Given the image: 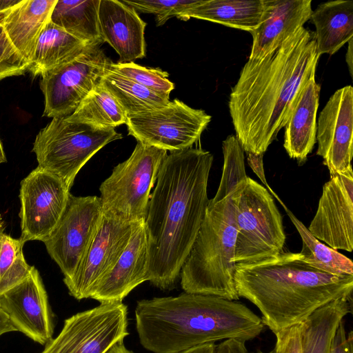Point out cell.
I'll return each mask as SVG.
<instances>
[{
	"label": "cell",
	"instance_id": "cell-4",
	"mask_svg": "<svg viewBox=\"0 0 353 353\" xmlns=\"http://www.w3.org/2000/svg\"><path fill=\"white\" fill-rule=\"evenodd\" d=\"M234 281L239 296L260 310L263 325L274 334L301 324L330 301L352 296L353 289V275L323 272L292 252L236 264Z\"/></svg>",
	"mask_w": 353,
	"mask_h": 353
},
{
	"label": "cell",
	"instance_id": "cell-12",
	"mask_svg": "<svg viewBox=\"0 0 353 353\" xmlns=\"http://www.w3.org/2000/svg\"><path fill=\"white\" fill-rule=\"evenodd\" d=\"M102 217L99 196L69 194L59 221L43 241L48 253L60 268L64 279L70 278L74 272Z\"/></svg>",
	"mask_w": 353,
	"mask_h": 353
},
{
	"label": "cell",
	"instance_id": "cell-31",
	"mask_svg": "<svg viewBox=\"0 0 353 353\" xmlns=\"http://www.w3.org/2000/svg\"><path fill=\"white\" fill-rule=\"evenodd\" d=\"M223 165L219 188L210 203H218L232 194L236 187L245 182L246 174L244 151L234 134L229 135L222 143Z\"/></svg>",
	"mask_w": 353,
	"mask_h": 353
},
{
	"label": "cell",
	"instance_id": "cell-43",
	"mask_svg": "<svg viewBox=\"0 0 353 353\" xmlns=\"http://www.w3.org/2000/svg\"><path fill=\"white\" fill-rule=\"evenodd\" d=\"M105 353H134L132 350L128 349L123 343V341L119 342L110 348Z\"/></svg>",
	"mask_w": 353,
	"mask_h": 353
},
{
	"label": "cell",
	"instance_id": "cell-16",
	"mask_svg": "<svg viewBox=\"0 0 353 353\" xmlns=\"http://www.w3.org/2000/svg\"><path fill=\"white\" fill-rule=\"evenodd\" d=\"M316 154L330 176L352 167L353 154V88L346 85L329 99L316 121Z\"/></svg>",
	"mask_w": 353,
	"mask_h": 353
},
{
	"label": "cell",
	"instance_id": "cell-30",
	"mask_svg": "<svg viewBox=\"0 0 353 353\" xmlns=\"http://www.w3.org/2000/svg\"><path fill=\"white\" fill-rule=\"evenodd\" d=\"M284 209L301 238L302 248L299 255L302 261L329 274L353 275V263L350 259L321 243L287 207Z\"/></svg>",
	"mask_w": 353,
	"mask_h": 353
},
{
	"label": "cell",
	"instance_id": "cell-14",
	"mask_svg": "<svg viewBox=\"0 0 353 353\" xmlns=\"http://www.w3.org/2000/svg\"><path fill=\"white\" fill-rule=\"evenodd\" d=\"M132 223L103 214L101 223L74 272L63 279L69 294L77 300L90 298L99 282L109 272L126 248Z\"/></svg>",
	"mask_w": 353,
	"mask_h": 353
},
{
	"label": "cell",
	"instance_id": "cell-8",
	"mask_svg": "<svg viewBox=\"0 0 353 353\" xmlns=\"http://www.w3.org/2000/svg\"><path fill=\"white\" fill-rule=\"evenodd\" d=\"M167 151L138 142L100 185L103 214L126 223L145 221L150 191Z\"/></svg>",
	"mask_w": 353,
	"mask_h": 353
},
{
	"label": "cell",
	"instance_id": "cell-38",
	"mask_svg": "<svg viewBox=\"0 0 353 353\" xmlns=\"http://www.w3.org/2000/svg\"><path fill=\"white\" fill-rule=\"evenodd\" d=\"M263 154H256L253 153L247 152V161L248 163L252 170V171L256 174V176L259 178L261 182L265 185V188L268 190L270 193H271L276 199L279 201V203L283 205L285 204L282 202L280 198L277 196V194L272 190L270 186L268 185L264 171L263 167Z\"/></svg>",
	"mask_w": 353,
	"mask_h": 353
},
{
	"label": "cell",
	"instance_id": "cell-6",
	"mask_svg": "<svg viewBox=\"0 0 353 353\" xmlns=\"http://www.w3.org/2000/svg\"><path fill=\"white\" fill-rule=\"evenodd\" d=\"M232 199L236 264L254 263L281 253L286 236L281 214L268 190L248 176L232 193Z\"/></svg>",
	"mask_w": 353,
	"mask_h": 353
},
{
	"label": "cell",
	"instance_id": "cell-23",
	"mask_svg": "<svg viewBox=\"0 0 353 353\" xmlns=\"http://www.w3.org/2000/svg\"><path fill=\"white\" fill-rule=\"evenodd\" d=\"M310 19L314 25L317 52L332 55L353 38V1H329L312 10Z\"/></svg>",
	"mask_w": 353,
	"mask_h": 353
},
{
	"label": "cell",
	"instance_id": "cell-15",
	"mask_svg": "<svg viewBox=\"0 0 353 353\" xmlns=\"http://www.w3.org/2000/svg\"><path fill=\"white\" fill-rule=\"evenodd\" d=\"M352 196L351 167L330 176L323 185L316 214L307 228L315 238L336 250H353Z\"/></svg>",
	"mask_w": 353,
	"mask_h": 353
},
{
	"label": "cell",
	"instance_id": "cell-29",
	"mask_svg": "<svg viewBox=\"0 0 353 353\" xmlns=\"http://www.w3.org/2000/svg\"><path fill=\"white\" fill-rule=\"evenodd\" d=\"M66 119L98 128L125 124L128 116L114 97L99 82Z\"/></svg>",
	"mask_w": 353,
	"mask_h": 353
},
{
	"label": "cell",
	"instance_id": "cell-3",
	"mask_svg": "<svg viewBox=\"0 0 353 353\" xmlns=\"http://www.w3.org/2000/svg\"><path fill=\"white\" fill-rule=\"evenodd\" d=\"M134 314L140 343L153 353H180L229 339L247 341L265 326L237 301L185 292L139 301Z\"/></svg>",
	"mask_w": 353,
	"mask_h": 353
},
{
	"label": "cell",
	"instance_id": "cell-40",
	"mask_svg": "<svg viewBox=\"0 0 353 353\" xmlns=\"http://www.w3.org/2000/svg\"><path fill=\"white\" fill-rule=\"evenodd\" d=\"M14 331L17 330L7 314L0 307V336L5 333Z\"/></svg>",
	"mask_w": 353,
	"mask_h": 353
},
{
	"label": "cell",
	"instance_id": "cell-11",
	"mask_svg": "<svg viewBox=\"0 0 353 353\" xmlns=\"http://www.w3.org/2000/svg\"><path fill=\"white\" fill-rule=\"evenodd\" d=\"M211 121L204 110L176 99L165 106L128 116V134L138 142L165 151L192 148Z\"/></svg>",
	"mask_w": 353,
	"mask_h": 353
},
{
	"label": "cell",
	"instance_id": "cell-20",
	"mask_svg": "<svg viewBox=\"0 0 353 353\" xmlns=\"http://www.w3.org/2000/svg\"><path fill=\"white\" fill-rule=\"evenodd\" d=\"M99 23L103 42L119 54L118 63H130L145 57L146 23L131 6L118 0H100Z\"/></svg>",
	"mask_w": 353,
	"mask_h": 353
},
{
	"label": "cell",
	"instance_id": "cell-10",
	"mask_svg": "<svg viewBox=\"0 0 353 353\" xmlns=\"http://www.w3.org/2000/svg\"><path fill=\"white\" fill-rule=\"evenodd\" d=\"M128 325L126 305L100 303L66 319L59 334L40 353H105L123 341Z\"/></svg>",
	"mask_w": 353,
	"mask_h": 353
},
{
	"label": "cell",
	"instance_id": "cell-27",
	"mask_svg": "<svg viewBox=\"0 0 353 353\" xmlns=\"http://www.w3.org/2000/svg\"><path fill=\"white\" fill-rule=\"evenodd\" d=\"M87 46L50 21L41 31L28 70L34 76L44 73L65 63Z\"/></svg>",
	"mask_w": 353,
	"mask_h": 353
},
{
	"label": "cell",
	"instance_id": "cell-35",
	"mask_svg": "<svg viewBox=\"0 0 353 353\" xmlns=\"http://www.w3.org/2000/svg\"><path fill=\"white\" fill-rule=\"evenodd\" d=\"M24 243L20 238L14 239L3 230L0 232V279L23 252Z\"/></svg>",
	"mask_w": 353,
	"mask_h": 353
},
{
	"label": "cell",
	"instance_id": "cell-13",
	"mask_svg": "<svg viewBox=\"0 0 353 353\" xmlns=\"http://www.w3.org/2000/svg\"><path fill=\"white\" fill-rule=\"evenodd\" d=\"M70 190L57 176L38 166L21 182L20 239L43 241L59 221Z\"/></svg>",
	"mask_w": 353,
	"mask_h": 353
},
{
	"label": "cell",
	"instance_id": "cell-22",
	"mask_svg": "<svg viewBox=\"0 0 353 353\" xmlns=\"http://www.w3.org/2000/svg\"><path fill=\"white\" fill-rule=\"evenodd\" d=\"M57 0H20L0 17L16 50L30 64L39 37L50 21ZM30 66V65H29Z\"/></svg>",
	"mask_w": 353,
	"mask_h": 353
},
{
	"label": "cell",
	"instance_id": "cell-39",
	"mask_svg": "<svg viewBox=\"0 0 353 353\" xmlns=\"http://www.w3.org/2000/svg\"><path fill=\"white\" fill-rule=\"evenodd\" d=\"M213 353H250L245 346V341L238 339L224 340L215 345Z\"/></svg>",
	"mask_w": 353,
	"mask_h": 353
},
{
	"label": "cell",
	"instance_id": "cell-2",
	"mask_svg": "<svg viewBox=\"0 0 353 353\" xmlns=\"http://www.w3.org/2000/svg\"><path fill=\"white\" fill-rule=\"evenodd\" d=\"M213 155L201 148L170 152L150 194L145 221L148 281L161 290L174 287L203 221Z\"/></svg>",
	"mask_w": 353,
	"mask_h": 353
},
{
	"label": "cell",
	"instance_id": "cell-9",
	"mask_svg": "<svg viewBox=\"0 0 353 353\" xmlns=\"http://www.w3.org/2000/svg\"><path fill=\"white\" fill-rule=\"evenodd\" d=\"M112 63L99 46H87L70 61L42 74L43 116L53 119L72 114Z\"/></svg>",
	"mask_w": 353,
	"mask_h": 353
},
{
	"label": "cell",
	"instance_id": "cell-46",
	"mask_svg": "<svg viewBox=\"0 0 353 353\" xmlns=\"http://www.w3.org/2000/svg\"><path fill=\"white\" fill-rule=\"evenodd\" d=\"M2 230H4V229H3V221H2L1 219L0 218V232L2 231Z\"/></svg>",
	"mask_w": 353,
	"mask_h": 353
},
{
	"label": "cell",
	"instance_id": "cell-32",
	"mask_svg": "<svg viewBox=\"0 0 353 353\" xmlns=\"http://www.w3.org/2000/svg\"><path fill=\"white\" fill-rule=\"evenodd\" d=\"M108 69L163 97H170L175 87L168 79L169 74L158 68H147L134 62H112Z\"/></svg>",
	"mask_w": 353,
	"mask_h": 353
},
{
	"label": "cell",
	"instance_id": "cell-34",
	"mask_svg": "<svg viewBox=\"0 0 353 353\" xmlns=\"http://www.w3.org/2000/svg\"><path fill=\"white\" fill-rule=\"evenodd\" d=\"M29 65V63L13 46L0 24V80L23 74Z\"/></svg>",
	"mask_w": 353,
	"mask_h": 353
},
{
	"label": "cell",
	"instance_id": "cell-37",
	"mask_svg": "<svg viewBox=\"0 0 353 353\" xmlns=\"http://www.w3.org/2000/svg\"><path fill=\"white\" fill-rule=\"evenodd\" d=\"M330 353H353V333L346 331L343 320L336 330Z\"/></svg>",
	"mask_w": 353,
	"mask_h": 353
},
{
	"label": "cell",
	"instance_id": "cell-36",
	"mask_svg": "<svg viewBox=\"0 0 353 353\" xmlns=\"http://www.w3.org/2000/svg\"><path fill=\"white\" fill-rule=\"evenodd\" d=\"M33 268L34 266L30 265L26 262L23 253H20L0 279V294L26 279Z\"/></svg>",
	"mask_w": 353,
	"mask_h": 353
},
{
	"label": "cell",
	"instance_id": "cell-17",
	"mask_svg": "<svg viewBox=\"0 0 353 353\" xmlns=\"http://www.w3.org/2000/svg\"><path fill=\"white\" fill-rule=\"evenodd\" d=\"M0 307L17 330L34 342L45 345L52 339L53 313L34 266L26 279L0 294Z\"/></svg>",
	"mask_w": 353,
	"mask_h": 353
},
{
	"label": "cell",
	"instance_id": "cell-19",
	"mask_svg": "<svg viewBox=\"0 0 353 353\" xmlns=\"http://www.w3.org/2000/svg\"><path fill=\"white\" fill-rule=\"evenodd\" d=\"M264 10L252 37L248 59H260L278 48L310 19L311 0H263Z\"/></svg>",
	"mask_w": 353,
	"mask_h": 353
},
{
	"label": "cell",
	"instance_id": "cell-33",
	"mask_svg": "<svg viewBox=\"0 0 353 353\" xmlns=\"http://www.w3.org/2000/svg\"><path fill=\"white\" fill-rule=\"evenodd\" d=\"M137 12L155 16L157 26H163L170 18L179 19L186 10L199 4L203 0H121Z\"/></svg>",
	"mask_w": 353,
	"mask_h": 353
},
{
	"label": "cell",
	"instance_id": "cell-26",
	"mask_svg": "<svg viewBox=\"0 0 353 353\" xmlns=\"http://www.w3.org/2000/svg\"><path fill=\"white\" fill-rule=\"evenodd\" d=\"M100 0H57L50 21L86 46H100L104 42L99 23Z\"/></svg>",
	"mask_w": 353,
	"mask_h": 353
},
{
	"label": "cell",
	"instance_id": "cell-7",
	"mask_svg": "<svg viewBox=\"0 0 353 353\" xmlns=\"http://www.w3.org/2000/svg\"><path fill=\"white\" fill-rule=\"evenodd\" d=\"M114 128H98L53 118L33 144L38 167L59 178L70 190L83 165L108 143L122 139Z\"/></svg>",
	"mask_w": 353,
	"mask_h": 353
},
{
	"label": "cell",
	"instance_id": "cell-5",
	"mask_svg": "<svg viewBox=\"0 0 353 353\" xmlns=\"http://www.w3.org/2000/svg\"><path fill=\"white\" fill-rule=\"evenodd\" d=\"M236 229L232 194L209 202L190 254L181 270L185 292L239 299L234 281Z\"/></svg>",
	"mask_w": 353,
	"mask_h": 353
},
{
	"label": "cell",
	"instance_id": "cell-28",
	"mask_svg": "<svg viewBox=\"0 0 353 353\" xmlns=\"http://www.w3.org/2000/svg\"><path fill=\"white\" fill-rule=\"evenodd\" d=\"M100 83L114 97L127 116L157 108L170 103V97L161 96L109 69Z\"/></svg>",
	"mask_w": 353,
	"mask_h": 353
},
{
	"label": "cell",
	"instance_id": "cell-18",
	"mask_svg": "<svg viewBox=\"0 0 353 353\" xmlns=\"http://www.w3.org/2000/svg\"><path fill=\"white\" fill-rule=\"evenodd\" d=\"M148 249L145 221L132 223L128 243L90 298L100 303H122L137 286L148 281Z\"/></svg>",
	"mask_w": 353,
	"mask_h": 353
},
{
	"label": "cell",
	"instance_id": "cell-42",
	"mask_svg": "<svg viewBox=\"0 0 353 353\" xmlns=\"http://www.w3.org/2000/svg\"><path fill=\"white\" fill-rule=\"evenodd\" d=\"M347 50L345 54V61L348 67L350 77H352L353 72V38L347 42Z\"/></svg>",
	"mask_w": 353,
	"mask_h": 353
},
{
	"label": "cell",
	"instance_id": "cell-1",
	"mask_svg": "<svg viewBox=\"0 0 353 353\" xmlns=\"http://www.w3.org/2000/svg\"><path fill=\"white\" fill-rule=\"evenodd\" d=\"M320 56L314 32L301 28L260 59H248L232 88L228 108L244 152L264 154L276 139Z\"/></svg>",
	"mask_w": 353,
	"mask_h": 353
},
{
	"label": "cell",
	"instance_id": "cell-24",
	"mask_svg": "<svg viewBox=\"0 0 353 353\" xmlns=\"http://www.w3.org/2000/svg\"><path fill=\"white\" fill-rule=\"evenodd\" d=\"M263 10V0H203L179 19L196 18L251 32L260 24Z\"/></svg>",
	"mask_w": 353,
	"mask_h": 353
},
{
	"label": "cell",
	"instance_id": "cell-41",
	"mask_svg": "<svg viewBox=\"0 0 353 353\" xmlns=\"http://www.w3.org/2000/svg\"><path fill=\"white\" fill-rule=\"evenodd\" d=\"M215 344L213 343L201 345L180 353H213Z\"/></svg>",
	"mask_w": 353,
	"mask_h": 353
},
{
	"label": "cell",
	"instance_id": "cell-44",
	"mask_svg": "<svg viewBox=\"0 0 353 353\" xmlns=\"http://www.w3.org/2000/svg\"><path fill=\"white\" fill-rule=\"evenodd\" d=\"M6 162V157L0 139V164Z\"/></svg>",
	"mask_w": 353,
	"mask_h": 353
},
{
	"label": "cell",
	"instance_id": "cell-21",
	"mask_svg": "<svg viewBox=\"0 0 353 353\" xmlns=\"http://www.w3.org/2000/svg\"><path fill=\"white\" fill-rule=\"evenodd\" d=\"M321 85L315 77L302 88L284 128L283 147L288 156L303 164L316 143V115Z\"/></svg>",
	"mask_w": 353,
	"mask_h": 353
},
{
	"label": "cell",
	"instance_id": "cell-25",
	"mask_svg": "<svg viewBox=\"0 0 353 353\" xmlns=\"http://www.w3.org/2000/svg\"><path fill=\"white\" fill-rule=\"evenodd\" d=\"M352 312V296L320 307L300 324L301 353H330L340 323Z\"/></svg>",
	"mask_w": 353,
	"mask_h": 353
},
{
	"label": "cell",
	"instance_id": "cell-45",
	"mask_svg": "<svg viewBox=\"0 0 353 353\" xmlns=\"http://www.w3.org/2000/svg\"><path fill=\"white\" fill-rule=\"evenodd\" d=\"M256 353H278V352H277L276 347H274L272 350H270L268 352H265L262 351L261 350L258 349L256 350Z\"/></svg>",
	"mask_w": 353,
	"mask_h": 353
}]
</instances>
